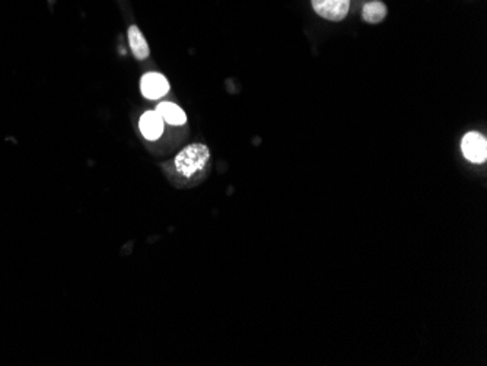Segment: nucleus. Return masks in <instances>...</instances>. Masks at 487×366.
I'll return each mask as SVG.
<instances>
[{
    "label": "nucleus",
    "instance_id": "obj_5",
    "mask_svg": "<svg viewBox=\"0 0 487 366\" xmlns=\"http://www.w3.org/2000/svg\"><path fill=\"white\" fill-rule=\"evenodd\" d=\"M139 129L145 139L158 140L164 135L165 121L156 111H146L139 120Z\"/></svg>",
    "mask_w": 487,
    "mask_h": 366
},
{
    "label": "nucleus",
    "instance_id": "obj_8",
    "mask_svg": "<svg viewBox=\"0 0 487 366\" xmlns=\"http://www.w3.org/2000/svg\"><path fill=\"white\" fill-rule=\"evenodd\" d=\"M127 37H129V42H130V49L134 54V57L138 60H145L149 55V46L148 42H146L142 31L136 27L132 25L127 31Z\"/></svg>",
    "mask_w": 487,
    "mask_h": 366
},
{
    "label": "nucleus",
    "instance_id": "obj_4",
    "mask_svg": "<svg viewBox=\"0 0 487 366\" xmlns=\"http://www.w3.org/2000/svg\"><path fill=\"white\" fill-rule=\"evenodd\" d=\"M140 91L145 98L160 99L168 94L169 82L162 73L149 72L142 77Z\"/></svg>",
    "mask_w": 487,
    "mask_h": 366
},
{
    "label": "nucleus",
    "instance_id": "obj_3",
    "mask_svg": "<svg viewBox=\"0 0 487 366\" xmlns=\"http://www.w3.org/2000/svg\"><path fill=\"white\" fill-rule=\"evenodd\" d=\"M314 12L333 22L343 21L350 9V0H311Z\"/></svg>",
    "mask_w": 487,
    "mask_h": 366
},
{
    "label": "nucleus",
    "instance_id": "obj_2",
    "mask_svg": "<svg viewBox=\"0 0 487 366\" xmlns=\"http://www.w3.org/2000/svg\"><path fill=\"white\" fill-rule=\"evenodd\" d=\"M464 158L473 164H483L487 159V140L479 131H469L461 140Z\"/></svg>",
    "mask_w": 487,
    "mask_h": 366
},
{
    "label": "nucleus",
    "instance_id": "obj_1",
    "mask_svg": "<svg viewBox=\"0 0 487 366\" xmlns=\"http://www.w3.org/2000/svg\"><path fill=\"white\" fill-rule=\"evenodd\" d=\"M212 159L210 149L203 143H191L174 158V170L183 179H195L205 171Z\"/></svg>",
    "mask_w": 487,
    "mask_h": 366
},
{
    "label": "nucleus",
    "instance_id": "obj_7",
    "mask_svg": "<svg viewBox=\"0 0 487 366\" xmlns=\"http://www.w3.org/2000/svg\"><path fill=\"white\" fill-rule=\"evenodd\" d=\"M388 8L381 0H371L368 2L364 9H362V19H364L366 24L377 25L379 22H382L387 18Z\"/></svg>",
    "mask_w": 487,
    "mask_h": 366
},
{
    "label": "nucleus",
    "instance_id": "obj_6",
    "mask_svg": "<svg viewBox=\"0 0 487 366\" xmlns=\"http://www.w3.org/2000/svg\"><path fill=\"white\" fill-rule=\"evenodd\" d=\"M156 113L162 117L165 123L171 126H183L187 123V116L183 108L174 103H161L156 107Z\"/></svg>",
    "mask_w": 487,
    "mask_h": 366
}]
</instances>
